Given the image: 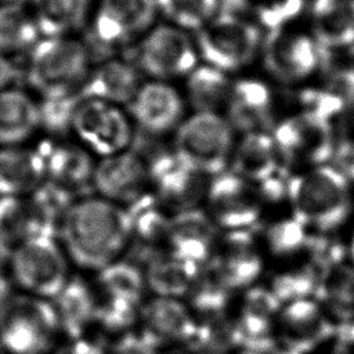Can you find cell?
I'll use <instances>...</instances> for the list:
<instances>
[{"mask_svg":"<svg viewBox=\"0 0 354 354\" xmlns=\"http://www.w3.org/2000/svg\"><path fill=\"white\" fill-rule=\"evenodd\" d=\"M57 238L72 264L98 272L127 250V210L94 194L77 198L65 213Z\"/></svg>","mask_w":354,"mask_h":354,"instance_id":"6da1fadb","label":"cell"},{"mask_svg":"<svg viewBox=\"0 0 354 354\" xmlns=\"http://www.w3.org/2000/svg\"><path fill=\"white\" fill-rule=\"evenodd\" d=\"M293 217L308 230L329 232L340 227L353 206L348 180L335 166L319 165L289 177L288 198Z\"/></svg>","mask_w":354,"mask_h":354,"instance_id":"7a4b0ae2","label":"cell"},{"mask_svg":"<svg viewBox=\"0 0 354 354\" xmlns=\"http://www.w3.org/2000/svg\"><path fill=\"white\" fill-rule=\"evenodd\" d=\"M61 336L50 300L12 293L0 311V343L10 354H51Z\"/></svg>","mask_w":354,"mask_h":354,"instance_id":"3957f363","label":"cell"},{"mask_svg":"<svg viewBox=\"0 0 354 354\" xmlns=\"http://www.w3.org/2000/svg\"><path fill=\"white\" fill-rule=\"evenodd\" d=\"M90 72L87 47L68 36L39 40L30 53L28 82L43 98L79 91Z\"/></svg>","mask_w":354,"mask_h":354,"instance_id":"277c9868","label":"cell"},{"mask_svg":"<svg viewBox=\"0 0 354 354\" xmlns=\"http://www.w3.org/2000/svg\"><path fill=\"white\" fill-rule=\"evenodd\" d=\"M234 134L225 116L196 112L174 130L171 145L180 163L212 177L228 169Z\"/></svg>","mask_w":354,"mask_h":354,"instance_id":"5b68a950","label":"cell"},{"mask_svg":"<svg viewBox=\"0 0 354 354\" xmlns=\"http://www.w3.org/2000/svg\"><path fill=\"white\" fill-rule=\"evenodd\" d=\"M8 277L22 293L51 300L72 277L71 260L57 236H36L12 249Z\"/></svg>","mask_w":354,"mask_h":354,"instance_id":"8992f818","label":"cell"},{"mask_svg":"<svg viewBox=\"0 0 354 354\" xmlns=\"http://www.w3.org/2000/svg\"><path fill=\"white\" fill-rule=\"evenodd\" d=\"M195 44L207 65L228 73L253 61L261 46V33L252 21L217 14L196 32Z\"/></svg>","mask_w":354,"mask_h":354,"instance_id":"52a82bcc","label":"cell"},{"mask_svg":"<svg viewBox=\"0 0 354 354\" xmlns=\"http://www.w3.org/2000/svg\"><path fill=\"white\" fill-rule=\"evenodd\" d=\"M264 206L256 185L228 169L210 177L203 209L221 232L260 228Z\"/></svg>","mask_w":354,"mask_h":354,"instance_id":"ba28073f","label":"cell"},{"mask_svg":"<svg viewBox=\"0 0 354 354\" xmlns=\"http://www.w3.org/2000/svg\"><path fill=\"white\" fill-rule=\"evenodd\" d=\"M72 131L93 155L109 156L129 149L134 131L119 105L84 98L77 106Z\"/></svg>","mask_w":354,"mask_h":354,"instance_id":"9c48e42d","label":"cell"},{"mask_svg":"<svg viewBox=\"0 0 354 354\" xmlns=\"http://www.w3.org/2000/svg\"><path fill=\"white\" fill-rule=\"evenodd\" d=\"M198 48L187 32L174 25L152 28L137 50L140 69L156 80L188 76L198 65Z\"/></svg>","mask_w":354,"mask_h":354,"instance_id":"30bf717a","label":"cell"},{"mask_svg":"<svg viewBox=\"0 0 354 354\" xmlns=\"http://www.w3.org/2000/svg\"><path fill=\"white\" fill-rule=\"evenodd\" d=\"M271 136L286 169L290 165H325L333 156L336 140L329 122L300 113L278 123Z\"/></svg>","mask_w":354,"mask_h":354,"instance_id":"8fae6325","label":"cell"},{"mask_svg":"<svg viewBox=\"0 0 354 354\" xmlns=\"http://www.w3.org/2000/svg\"><path fill=\"white\" fill-rule=\"evenodd\" d=\"M206 266L234 293L256 285L264 270L259 228L221 232L214 256Z\"/></svg>","mask_w":354,"mask_h":354,"instance_id":"7c38bea8","label":"cell"},{"mask_svg":"<svg viewBox=\"0 0 354 354\" xmlns=\"http://www.w3.org/2000/svg\"><path fill=\"white\" fill-rule=\"evenodd\" d=\"M151 176L144 162L131 149L100 158L93 174L97 196L123 209L151 194Z\"/></svg>","mask_w":354,"mask_h":354,"instance_id":"4fadbf2b","label":"cell"},{"mask_svg":"<svg viewBox=\"0 0 354 354\" xmlns=\"http://www.w3.org/2000/svg\"><path fill=\"white\" fill-rule=\"evenodd\" d=\"M335 324L314 297L283 303L277 317V342L307 354L333 336Z\"/></svg>","mask_w":354,"mask_h":354,"instance_id":"5bb4252c","label":"cell"},{"mask_svg":"<svg viewBox=\"0 0 354 354\" xmlns=\"http://www.w3.org/2000/svg\"><path fill=\"white\" fill-rule=\"evenodd\" d=\"M44 163L46 180L66 189L76 198L93 189V174L97 160L80 142L58 138L44 140L36 147Z\"/></svg>","mask_w":354,"mask_h":354,"instance_id":"9a60e30c","label":"cell"},{"mask_svg":"<svg viewBox=\"0 0 354 354\" xmlns=\"http://www.w3.org/2000/svg\"><path fill=\"white\" fill-rule=\"evenodd\" d=\"M126 210L130 241L123 257L144 270L151 260L167 252L171 214L158 203L152 191Z\"/></svg>","mask_w":354,"mask_h":354,"instance_id":"2e32d148","label":"cell"},{"mask_svg":"<svg viewBox=\"0 0 354 354\" xmlns=\"http://www.w3.org/2000/svg\"><path fill=\"white\" fill-rule=\"evenodd\" d=\"M196 325V317L184 299L151 296L140 306L138 326L163 348L192 343Z\"/></svg>","mask_w":354,"mask_h":354,"instance_id":"e0dca14e","label":"cell"},{"mask_svg":"<svg viewBox=\"0 0 354 354\" xmlns=\"http://www.w3.org/2000/svg\"><path fill=\"white\" fill-rule=\"evenodd\" d=\"M282 303L268 285H253L243 290L235 319L242 348L263 351L277 343V317Z\"/></svg>","mask_w":354,"mask_h":354,"instance_id":"ac0fdd59","label":"cell"},{"mask_svg":"<svg viewBox=\"0 0 354 354\" xmlns=\"http://www.w3.org/2000/svg\"><path fill=\"white\" fill-rule=\"evenodd\" d=\"M156 14V0H100L93 32L101 44L118 46L147 32Z\"/></svg>","mask_w":354,"mask_h":354,"instance_id":"d6986e66","label":"cell"},{"mask_svg":"<svg viewBox=\"0 0 354 354\" xmlns=\"http://www.w3.org/2000/svg\"><path fill=\"white\" fill-rule=\"evenodd\" d=\"M264 66L281 82H295L308 76L317 66L318 50L306 35L283 28L270 30L263 43Z\"/></svg>","mask_w":354,"mask_h":354,"instance_id":"ffe728a7","label":"cell"},{"mask_svg":"<svg viewBox=\"0 0 354 354\" xmlns=\"http://www.w3.org/2000/svg\"><path fill=\"white\" fill-rule=\"evenodd\" d=\"M221 231L203 207L173 214L167 236V252L198 267L214 256Z\"/></svg>","mask_w":354,"mask_h":354,"instance_id":"44dd1931","label":"cell"},{"mask_svg":"<svg viewBox=\"0 0 354 354\" xmlns=\"http://www.w3.org/2000/svg\"><path fill=\"white\" fill-rule=\"evenodd\" d=\"M129 106L140 130L153 136H165L183 122V98L174 87L162 80L141 84Z\"/></svg>","mask_w":354,"mask_h":354,"instance_id":"7402d4cb","label":"cell"},{"mask_svg":"<svg viewBox=\"0 0 354 354\" xmlns=\"http://www.w3.org/2000/svg\"><path fill=\"white\" fill-rule=\"evenodd\" d=\"M210 177L180 162L152 180V195L169 213L178 214L203 207Z\"/></svg>","mask_w":354,"mask_h":354,"instance_id":"603a6c76","label":"cell"},{"mask_svg":"<svg viewBox=\"0 0 354 354\" xmlns=\"http://www.w3.org/2000/svg\"><path fill=\"white\" fill-rule=\"evenodd\" d=\"M224 111L231 127L241 134L268 131L272 122L271 91L263 82L256 79L234 82Z\"/></svg>","mask_w":354,"mask_h":354,"instance_id":"cb8c5ba5","label":"cell"},{"mask_svg":"<svg viewBox=\"0 0 354 354\" xmlns=\"http://www.w3.org/2000/svg\"><path fill=\"white\" fill-rule=\"evenodd\" d=\"M50 301L61 335L68 340L87 336L94 328L98 293L82 277L72 275Z\"/></svg>","mask_w":354,"mask_h":354,"instance_id":"d4e9b609","label":"cell"},{"mask_svg":"<svg viewBox=\"0 0 354 354\" xmlns=\"http://www.w3.org/2000/svg\"><path fill=\"white\" fill-rule=\"evenodd\" d=\"M311 17L318 57L354 46V0H314Z\"/></svg>","mask_w":354,"mask_h":354,"instance_id":"484cf974","label":"cell"},{"mask_svg":"<svg viewBox=\"0 0 354 354\" xmlns=\"http://www.w3.org/2000/svg\"><path fill=\"white\" fill-rule=\"evenodd\" d=\"M140 86V75L133 65L122 59H106L88 72L80 94L87 100H100L120 106L131 102Z\"/></svg>","mask_w":354,"mask_h":354,"instance_id":"4316f807","label":"cell"},{"mask_svg":"<svg viewBox=\"0 0 354 354\" xmlns=\"http://www.w3.org/2000/svg\"><path fill=\"white\" fill-rule=\"evenodd\" d=\"M46 180L37 148L0 147V196H29Z\"/></svg>","mask_w":354,"mask_h":354,"instance_id":"83f0119b","label":"cell"},{"mask_svg":"<svg viewBox=\"0 0 354 354\" xmlns=\"http://www.w3.org/2000/svg\"><path fill=\"white\" fill-rule=\"evenodd\" d=\"M279 167L282 163L271 133H246L235 141L228 170L241 178L257 184Z\"/></svg>","mask_w":354,"mask_h":354,"instance_id":"f1b7e54d","label":"cell"},{"mask_svg":"<svg viewBox=\"0 0 354 354\" xmlns=\"http://www.w3.org/2000/svg\"><path fill=\"white\" fill-rule=\"evenodd\" d=\"M39 126V104L18 88L0 91V147L21 145Z\"/></svg>","mask_w":354,"mask_h":354,"instance_id":"f546056e","label":"cell"},{"mask_svg":"<svg viewBox=\"0 0 354 354\" xmlns=\"http://www.w3.org/2000/svg\"><path fill=\"white\" fill-rule=\"evenodd\" d=\"M199 270L201 267L165 252L151 260L142 271L152 296L185 299Z\"/></svg>","mask_w":354,"mask_h":354,"instance_id":"4dcf8cb0","label":"cell"},{"mask_svg":"<svg viewBox=\"0 0 354 354\" xmlns=\"http://www.w3.org/2000/svg\"><path fill=\"white\" fill-rule=\"evenodd\" d=\"M50 235L43 218L29 196H0V238L11 248L36 238Z\"/></svg>","mask_w":354,"mask_h":354,"instance_id":"1f68e13d","label":"cell"},{"mask_svg":"<svg viewBox=\"0 0 354 354\" xmlns=\"http://www.w3.org/2000/svg\"><path fill=\"white\" fill-rule=\"evenodd\" d=\"M314 296L326 313L340 321L354 319V266L344 260L326 266L319 272Z\"/></svg>","mask_w":354,"mask_h":354,"instance_id":"d6a6232c","label":"cell"},{"mask_svg":"<svg viewBox=\"0 0 354 354\" xmlns=\"http://www.w3.org/2000/svg\"><path fill=\"white\" fill-rule=\"evenodd\" d=\"M232 83L225 72L207 64L196 65L187 76V95L196 112L218 113L227 106Z\"/></svg>","mask_w":354,"mask_h":354,"instance_id":"836d02e7","label":"cell"},{"mask_svg":"<svg viewBox=\"0 0 354 354\" xmlns=\"http://www.w3.org/2000/svg\"><path fill=\"white\" fill-rule=\"evenodd\" d=\"M32 7L40 33L66 36L84 24L90 0H32Z\"/></svg>","mask_w":354,"mask_h":354,"instance_id":"e575fe53","label":"cell"},{"mask_svg":"<svg viewBox=\"0 0 354 354\" xmlns=\"http://www.w3.org/2000/svg\"><path fill=\"white\" fill-rule=\"evenodd\" d=\"M97 274V286L100 295L122 299L134 304H141L148 292L144 271L122 257Z\"/></svg>","mask_w":354,"mask_h":354,"instance_id":"d590c367","label":"cell"},{"mask_svg":"<svg viewBox=\"0 0 354 354\" xmlns=\"http://www.w3.org/2000/svg\"><path fill=\"white\" fill-rule=\"evenodd\" d=\"M196 332L191 344L205 354H232L242 348L235 314L231 311L196 318Z\"/></svg>","mask_w":354,"mask_h":354,"instance_id":"8d00e7d4","label":"cell"},{"mask_svg":"<svg viewBox=\"0 0 354 354\" xmlns=\"http://www.w3.org/2000/svg\"><path fill=\"white\" fill-rule=\"evenodd\" d=\"M234 292L209 267H201L195 282L184 299L196 318L231 311Z\"/></svg>","mask_w":354,"mask_h":354,"instance_id":"74e56055","label":"cell"},{"mask_svg":"<svg viewBox=\"0 0 354 354\" xmlns=\"http://www.w3.org/2000/svg\"><path fill=\"white\" fill-rule=\"evenodd\" d=\"M259 236L270 254L283 259L307 250L311 234L303 223L290 216L270 223L261 232L259 228Z\"/></svg>","mask_w":354,"mask_h":354,"instance_id":"f35d334b","label":"cell"},{"mask_svg":"<svg viewBox=\"0 0 354 354\" xmlns=\"http://www.w3.org/2000/svg\"><path fill=\"white\" fill-rule=\"evenodd\" d=\"M39 33L33 15L21 4L0 6V53L35 46Z\"/></svg>","mask_w":354,"mask_h":354,"instance_id":"ab89813d","label":"cell"},{"mask_svg":"<svg viewBox=\"0 0 354 354\" xmlns=\"http://www.w3.org/2000/svg\"><path fill=\"white\" fill-rule=\"evenodd\" d=\"M140 306L98 293L94 328H98L101 335L105 336L102 340L108 342L138 328Z\"/></svg>","mask_w":354,"mask_h":354,"instance_id":"60d3db41","label":"cell"},{"mask_svg":"<svg viewBox=\"0 0 354 354\" xmlns=\"http://www.w3.org/2000/svg\"><path fill=\"white\" fill-rule=\"evenodd\" d=\"M156 6L171 25L198 32L218 14L220 0H156Z\"/></svg>","mask_w":354,"mask_h":354,"instance_id":"b9f144b4","label":"cell"},{"mask_svg":"<svg viewBox=\"0 0 354 354\" xmlns=\"http://www.w3.org/2000/svg\"><path fill=\"white\" fill-rule=\"evenodd\" d=\"M319 281V271L307 263L303 267L278 272L272 277L268 288L275 293L279 301L288 303L315 295Z\"/></svg>","mask_w":354,"mask_h":354,"instance_id":"7bdbcfd3","label":"cell"},{"mask_svg":"<svg viewBox=\"0 0 354 354\" xmlns=\"http://www.w3.org/2000/svg\"><path fill=\"white\" fill-rule=\"evenodd\" d=\"M84 98L79 91L43 98L39 104V122L51 136L62 137L72 130L75 112Z\"/></svg>","mask_w":354,"mask_h":354,"instance_id":"ee69618b","label":"cell"},{"mask_svg":"<svg viewBox=\"0 0 354 354\" xmlns=\"http://www.w3.org/2000/svg\"><path fill=\"white\" fill-rule=\"evenodd\" d=\"M249 15L257 18L270 30L282 28L297 15L303 7L301 0H248Z\"/></svg>","mask_w":354,"mask_h":354,"instance_id":"f6af8a7d","label":"cell"},{"mask_svg":"<svg viewBox=\"0 0 354 354\" xmlns=\"http://www.w3.org/2000/svg\"><path fill=\"white\" fill-rule=\"evenodd\" d=\"M299 101L303 106L301 113L329 123L344 111V104L326 88L304 90L299 94Z\"/></svg>","mask_w":354,"mask_h":354,"instance_id":"bcb514c9","label":"cell"},{"mask_svg":"<svg viewBox=\"0 0 354 354\" xmlns=\"http://www.w3.org/2000/svg\"><path fill=\"white\" fill-rule=\"evenodd\" d=\"M105 344L109 354H160L163 350L140 326L105 342Z\"/></svg>","mask_w":354,"mask_h":354,"instance_id":"7dc6e473","label":"cell"},{"mask_svg":"<svg viewBox=\"0 0 354 354\" xmlns=\"http://www.w3.org/2000/svg\"><path fill=\"white\" fill-rule=\"evenodd\" d=\"M326 90L336 95L343 104L344 109L354 105V68L337 66L329 71Z\"/></svg>","mask_w":354,"mask_h":354,"instance_id":"c3c4849f","label":"cell"},{"mask_svg":"<svg viewBox=\"0 0 354 354\" xmlns=\"http://www.w3.org/2000/svg\"><path fill=\"white\" fill-rule=\"evenodd\" d=\"M59 354H109L105 342L100 337L87 336L68 340Z\"/></svg>","mask_w":354,"mask_h":354,"instance_id":"681fc988","label":"cell"},{"mask_svg":"<svg viewBox=\"0 0 354 354\" xmlns=\"http://www.w3.org/2000/svg\"><path fill=\"white\" fill-rule=\"evenodd\" d=\"M17 76V66L4 55V53H0V91L8 88Z\"/></svg>","mask_w":354,"mask_h":354,"instance_id":"f907efd6","label":"cell"},{"mask_svg":"<svg viewBox=\"0 0 354 354\" xmlns=\"http://www.w3.org/2000/svg\"><path fill=\"white\" fill-rule=\"evenodd\" d=\"M12 282L6 274H0V311L12 295Z\"/></svg>","mask_w":354,"mask_h":354,"instance_id":"816d5d0a","label":"cell"},{"mask_svg":"<svg viewBox=\"0 0 354 354\" xmlns=\"http://www.w3.org/2000/svg\"><path fill=\"white\" fill-rule=\"evenodd\" d=\"M160 354H205L199 348H196L194 344H180V346H170L165 347Z\"/></svg>","mask_w":354,"mask_h":354,"instance_id":"f5cc1de1","label":"cell"},{"mask_svg":"<svg viewBox=\"0 0 354 354\" xmlns=\"http://www.w3.org/2000/svg\"><path fill=\"white\" fill-rule=\"evenodd\" d=\"M232 354H259V353L252 351V350H248V348H239V350H236V351L232 353Z\"/></svg>","mask_w":354,"mask_h":354,"instance_id":"db71d44e","label":"cell"},{"mask_svg":"<svg viewBox=\"0 0 354 354\" xmlns=\"http://www.w3.org/2000/svg\"><path fill=\"white\" fill-rule=\"evenodd\" d=\"M22 0H0V6H4V4H21Z\"/></svg>","mask_w":354,"mask_h":354,"instance_id":"11a10c76","label":"cell"},{"mask_svg":"<svg viewBox=\"0 0 354 354\" xmlns=\"http://www.w3.org/2000/svg\"><path fill=\"white\" fill-rule=\"evenodd\" d=\"M350 257H351V261L354 263V235L350 241Z\"/></svg>","mask_w":354,"mask_h":354,"instance_id":"9f6ffc18","label":"cell"},{"mask_svg":"<svg viewBox=\"0 0 354 354\" xmlns=\"http://www.w3.org/2000/svg\"><path fill=\"white\" fill-rule=\"evenodd\" d=\"M0 354H10L6 348H4V346L0 343Z\"/></svg>","mask_w":354,"mask_h":354,"instance_id":"6f0895ef","label":"cell"},{"mask_svg":"<svg viewBox=\"0 0 354 354\" xmlns=\"http://www.w3.org/2000/svg\"><path fill=\"white\" fill-rule=\"evenodd\" d=\"M333 354H353V353H346V351H339V350H335Z\"/></svg>","mask_w":354,"mask_h":354,"instance_id":"680465c9","label":"cell"}]
</instances>
